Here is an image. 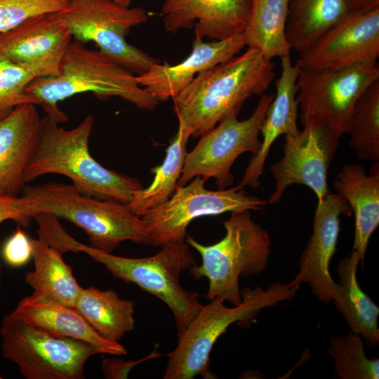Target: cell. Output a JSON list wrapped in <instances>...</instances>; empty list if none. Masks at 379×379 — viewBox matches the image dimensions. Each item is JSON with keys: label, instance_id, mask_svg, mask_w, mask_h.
Instances as JSON below:
<instances>
[{"label": "cell", "instance_id": "obj_1", "mask_svg": "<svg viewBox=\"0 0 379 379\" xmlns=\"http://www.w3.org/2000/svg\"><path fill=\"white\" fill-rule=\"evenodd\" d=\"M274 64L248 48L243 54L199 73L173 100L178 124L198 138L244 102L262 95L274 79Z\"/></svg>", "mask_w": 379, "mask_h": 379}, {"label": "cell", "instance_id": "obj_2", "mask_svg": "<svg viewBox=\"0 0 379 379\" xmlns=\"http://www.w3.org/2000/svg\"><path fill=\"white\" fill-rule=\"evenodd\" d=\"M89 114L74 128L65 129L51 117H41L36 152L25 174V183L46 174L67 177L81 193L128 204L143 185L135 178L107 168L89 151L94 126Z\"/></svg>", "mask_w": 379, "mask_h": 379}, {"label": "cell", "instance_id": "obj_3", "mask_svg": "<svg viewBox=\"0 0 379 379\" xmlns=\"http://www.w3.org/2000/svg\"><path fill=\"white\" fill-rule=\"evenodd\" d=\"M26 91L39 102L46 115L59 124L67 121L58 102L74 95L92 93L99 99L119 97L136 107L151 111L159 101L137 81L136 76L101 51L72 41L58 75L36 78Z\"/></svg>", "mask_w": 379, "mask_h": 379}, {"label": "cell", "instance_id": "obj_4", "mask_svg": "<svg viewBox=\"0 0 379 379\" xmlns=\"http://www.w3.org/2000/svg\"><path fill=\"white\" fill-rule=\"evenodd\" d=\"M21 195L32 218L44 213L66 220L83 230L90 246L99 251L112 253L126 241L149 245L144 220L126 204L93 197L58 182L27 184Z\"/></svg>", "mask_w": 379, "mask_h": 379}, {"label": "cell", "instance_id": "obj_5", "mask_svg": "<svg viewBox=\"0 0 379 379\" xmlns=\"http://www.w3.org/2000/svg\"><path fill=\"white\" fill-rule=\"evenodd\" d=\"M298 288L280 282L264 290L260 286L241 291L242 301L227 307L221 298L210 300L180 332L178 344L168 354L164 379L216 378L210 371V354L217 340L234 323L253 319L265 307L292 300Z\"/></svg>", "mask_w": 379, "mask_h": 379}, {"label": "cell", "instance_id": "obj_6", "mask_svg": "<svg viewBox=\"0 0 379 379\" xmlns=\"http://www.w3.org/2000/svg\"><path fill=\"white\" fill-rule=\"evenodd\" d=\"M161 247L158 253L149 257L126 258L85 245L68 234L62 248L64 253H85L115 278L134 284L161 300L172 312L179 333L202 306L199 293L185 290L180 282L181 274L197 263L185 241Z\"/></svg>", "mask_w": 379, "mask_h": 379}, {"label": "cell", "instance_id": "obj_7", "mask_svg": "<svg viewBox=\"0 0 379 379\" xmlns=\"http://www.w3.org/2000/svg\"><path fill=\"white\" fill-rule=\"evenodd\" d=\"M223 226L225 237L211 245L200 244L187 234L185 242L201 258V265L189 270L196 279L208 281V299L221 298L237 305L242 301L239 277L266 270L271 240L268 232L251 219L249 211L232 212Z\"/></svg>", "mask_w": 379, "mask_h": 379}, {"label": "cell", "instance_id": "obj_8", "mask_svg": "<svg viewBox=\"0 0 379 379\" xmlns=\"http://www.w3.org/2000/svg\"><path fill=\"white\" fill-rule=\"evenodd\" d=\"M3 356L27 379H81L84 366L97 353L88 343L39 328L12 312L0 327Z\"/></svg>", "mask_w": 379, "mask_h": 379}, {"label": "cell", "instance_id": "obj_9", "mask_svg": "<svg viewBox=\"0 0 379 379\" xmlns=\"http://www.w3.org/2000/svg\"><path fill=\"white\" fill-rule=\"evenodd\" d=\"M58 14L76 41L94 42L100 51L133 74H143L160 63L126 40L132 27L147 20L143 8H130L111 0H69Z\"/></svg>", "mask_w": 379, "mask_h": 379}, {"label": "cell", "instance_id": "obj_10", "mask_svg": "<svg viewBox=\"0 0 379 379\" xmlns=\"http://www.w3.org/2000/svg\"><path fill=\"white\" fill-rule=\"evenodd\" d=\"M206 181L197 176L189 184L178 185L166 201L140 215L149 235L150 246L161 247L185 242L187 227L196 218L227 212L261 210L267 203L238 186L208 190L205 187Z\"/></svg>", "mask_w": 379, "mask_h": 379}, {"label": "cell", "instance_id": "obj_11", "mask_svg": "<svg viewBox=\"0 0 379 379\" xmlns=\"http://www.w3.org/2000/svg\"><path fill=\"white\" fill-rule=\"evenodd\" d=\"M274 94H262L253 114L246 119H237L232 112L210 131L200 136L194 149L187 152L178 186H183L197 176L206 180L215 178L219 189H225L234 181L231 168L244 152L255 154L261 145L259 139L267 109Z\"/></svg>", "mask_w": 379, "mask_h": 379}, {"label": "cell", "instance_id": "obj_12", "mask_svg": "<svg viewBox=\"0 0 379 379\" xmlns=\"http://www.w3.org/2000/svg\"><path fill=\"white\" fill-rule=\"evenodd\" d=\"M378 80V63L341 69L301 68L297 80V99L302 125L323 124L340 138L356 102Z\"/></svg>", "mask_w": 379, "mask_h": 379}, {"label": "cell", "instance_id": "obj_13", "mask_svg": "<svg viewBox=\"0 0 379 379\" xmlns=\"http://www.w3.org/2000/svg\"><path fill=\"white\" fill-rule=\"evenodd\" d=\"M304 128L285 135L284 156L270 167L275 188L267 201L278 204L286 189L298 184L310 187L321 201L330 191L328 170L337 151L339 138L319 122L303 124Z\"/></svg>", "mask_w": 379, "mask_h": 379}, {"label": "cell", "instance_id": "obj_14", "mask_svg": "<svg viewBox=\"0 0 379 379\" xmlns=\"http://www.w3.org/2000/svg\"><path fill=\"white\" fill-rule=\"evenodd\" d=\"M379 56V8L350 11L300 54L301 68L341 69L377 63Z\"/></svg>", "mask_w": 379, "mask_h": 379}, {"label": "cell", "instance_id": "obj_15", "mask_svg": "<svg viewBox=\"0 0 379 379\" xmlns=\"http://www.w3.org/2000/svg\"><path fill=\"white\" fill-rule=\"evenodd\" d=\"M73 38L58 13L33 16L0 34V51L35 79L59 74Z\"/></svg>", "mask_w": 379, "mask_h": 379}, {"label": "cell", "instance_id": "obj_16", "mask_svg": "<svg viewBox=\"0 0 379 379\" xmlns=\"http://www.w3.org/2000/svg\"><path fill=\"white\" fill-rule=\"evenodd\" d=\"M352 213L348 203L329 191L318 201L313 220V232L300 259V270L288 284L295 288L305 283L320 300H333L338 284L332 279L329 264L336 251L340 215Z\"/></svg>", "mask_w": 379, "mask_h": 379}, {"label": "cell", "instance_id": "obj_17", "mask_svg": "<svg viewBox=\"0 0 379 379\" xmlns=\"http://www.w3.org/2000/svg\"><path fill=\"white\" fill-rule=\"evenodd\" d=\"M246 46L244 34L228 39L206 42L194 38L190 55L178 64H154L136 79L159 102L173 98L200 72L223 62L238 54Z\"/></svg>", "mask_w": 379, "mask_h": 379}, {"label": "cell", "instance_id": "obj_18", "mask_svg": "<svg viewBox=\"0 0 379 379\" xmlns=\"http://www.w3.org/2000/svg\"><path fill=\"white\" fill-rule=\"evenodd\" d=\"M251 0H165L161 8L166 31L194 26L196 37L222 40L244 32Z\"/></svg>", "mask_w": 379, "mask_h": 379}, {"label": "cell", "instance_id": "obj_19", "mask_svg": "<svg viewBox=\"0 0 379 379\" xmlns=\"http://www.w3.org/2000/svg\"><path fill=\"white\" fill-rule=\"evenodd\" d=\"M36 106L20 105L0 119V194L19 196L27 185L25 174L40 136Z\"/></svg>", "mask_w": 379, "mask_h": 379}, {"label": "cell", "instance_id": "obj_20", "mask_svg": "<svg viewBox=\"0 0 379 379\" xmlns=\"http://www.w3.org/2000/svg\"><path fill=\"white\" fill-rule=\"evenodd\" d=\"M281 72L276 81L274 94L262 125L261 145L258 152L252 156L240 183L257 188L260 186V178L265 168L267 157L274 142L281 135L293 134L299 129L297 126L298 109L297 80L301 69L298 61L293 64L290 55L281 58Z\"/></svg>", "mask_w": 379, "mask_h": 379}, {"label": "cell", "instance_id": "obj_21", "mask_svg": "<svg viewBox=\"0 0 379 379\" xmlns=\"http://www.w3.org/2000/svg\"><path fill=\"white\" fill-rule=\"evenodd\" d=\"M12 313L51 334L87 343L98 354H127L124 346L100 335L75 307L53 299L33 294L25 296Z\"/></svg>", "mask_w": 379, "mask_h": 379}, {"label": "cell", "instance_id": "obj_22", "mask_svg": "<svg viewBox=\"0 0 379 379\" xmlns=\"http://www.w3.org/2000/svg\"><path fill=\"white\" fill-rule=\"evenodd\" d=\"M336 194L344 199L354 214L353 250L364 263L369 239L379 225V166L375 161L367 175L360 164L342 167L333 183Z\"/></svg>", "mask_w": 379, "mask_h": 379}, {"label": "cell", "instance_id": "obj_23", "mask_svg": "<svg viewBox=\"0 0 379 379\" xmlns=\"http://www.w3.org/2000/svg\"><path fill=\"white\" fill-rule=\"evenodd\" d=\"M359 262V254L354 251L340 262L337 267L340 282L333 301L352 331L363 337L369 347H375L379 343V307L358 283Z\"/></svg>", "mask_w": 379, "mask_h": 379}, {"label": "cell", "instance_id": "obj_24", "mask_svg": "<svg viewBox=\"0 0 379 379\" xmlns=\"http://www.w3.org/2000/svg\"><path fill=\"white\" fill-rule=\"evenodd\" d=\"M31 241L34 267L26 273L25 282L32 288V294L74 307L82 287L64 261L63 253L41 238Z\"/></svg>", "mask_w": 379, "mask_h": 379}, {"label": "cell", "instance_id": "obj_25", "mask_svg": "<svg viewBox=\"0 0 379 379\" xmlns=\"http://www.w3.org/2000/svg\"><path fill=\"white\" fill-rule=\"evenodd\" d=\"M350 11L347 0H289L286 34L291 48L305 51Z\"/></svg>", "mask_w": 379, "mask_h": 379}, {"label": "cell", "instance_id": "obj_26", "mask_svg": "<svg viewBox=\"0 0 379 379\" xmlns=\"http://www.w3.org/2000/svg\"><path fill=\"white\" fill-rule=\"evenodd\" d=\"M134 301L112 290L81 288L74 307L100 335L119 342L135 326Z\"/></svg>", "mask_w": 379, "mask_h": 379}, {"label": "cell", "instance_id": "obj_27", "mask_svg": "<svg viewBox=\"0 0 379 379\" xmlns=\"http://www.w3.org/2000/svg\"><path fill=\"white\" fill-rule=\"evenodd\" d=\"M289 0H251L249 17L243 32L246 46L267 60L290 55L286 34Z\"/></svg>", "mask_w": 379, "mask_h": 379}, {"label": "cell", "instance_id": "obj_28", "mask_svg": "<svg viewBox=\"0 0 379 379\" xmlns=\"http://www.w3.org/2000/svg\"><path fill=\"white\" fill-rule=\"evenodd\" d=\"M190 136V133L178 124V132L166 149L163 163L150 170L154 175L152 182L147 187L135 191L128 204L136 215H142L172 196L182 174Z\"/></svg>", "mask_w": 379, "mask_h": 379}, {"label": "cell", "instance_id": "obj_29", "mask_svg": "<svg viewBox=\"0 0 379 379\" xmlns=\"http://www.w3.org/2000/svg\"><path fill=\"white\" fill-rule=\"evenodd\" d=\"M345 133L359 159L379 160V80L359 97L350 114Z\"/></svg>", "mask_w": 379, "mask_h": 379}, {"label": "cell", "instance_id": "obj_30", "mask_svg": "<svg viewBox=\"0 0 379 379\" xmlns=\"http://www.w3.org/2000/svg\"><path fill=\"white\" fill-rule=\"evenodd\" d=\"M329 352L340 379H378L379 360L366 357L361 338L352 331L330 338Z\"/></svg>", "mask_w": 379, "mask_h": 379}, {"label": "cell", "instance_id": "obj_31", "mask_svg": "<svg viewBox=\"0 0 379 379\" xmlns=\"http://www.w3.org/2000/svg\"><path fill=\"white\" fill-rule=\"evenodd\" d=\"M34 79L0 51V119L20 105L32 103L39 106L38 100L26 91Z\"/></svg>", "mask_w": 379, "mask_h": 379}, {"label": "cell", "instance_id": "obj_32", "mask_svg": "<svg viewBox=\"0 0 379 379\" xmlns=\"http://www.w3.org/2000/svg\"><path fill=\"white\" fill-rule=\"evenodd\" d=\"M69 0H0V34L41 14L58 13Z\"/></svg>", "mask_w": 379, "mask_h": 379}, {"label": "cell", "instance_id": "obj_33", "mask_svg": "<svg viewBox=\"0 0 379 379\" xmlns=\"http://www.w3.org/2000/svg\"><path fill=\"white\" fill-rule=\"evenodd\" d=\"M31 239L18 226L16 230L6 240L2 248L4 262L12 267L26 265L32 258Z\"/></svg>", "mask_w": 379, "mask_h": 379}, {"label": "cell", "instance_id": "obj_34", "mask_svg": "<svg viewBox=\"0 0 379 379\" xmlns=\"http://www.w3.org/2000/svg\"><path fill=\"white\" fill-rule=\"evenodd\" d=\"M33 219L22 195L11 196L0 194V225L11 220L20 226L27 227Z\"/></svg>", "mask_w": 379, "mask_h": 379}, {"label": "cell", "instance_id": "obj_35", "mask_svg": "<svg viewBox=\"0 0 379 379\" xmlns=\"http://www.w3.org/2000/svg\"><path fill=\"white\" fill-rule=\"evenodd\" d=\"M159 345H155L154 350L147 356L137 360H124L119 357L104 359L101 363L103 375L108 379L128 378L131 370L138 364L155 358L161 354L158 351Z\"/></svg>", "mask_w": 379, "mask_h": 379}, {"label": "cell", "instance_id": "obj_36", "mask_svg": "<svg viewBox=\"0 0 379 379\" xmlns=\"http://www.w3.org/2000/svg\"><path fill=\"white\" fill-rule=\"evenodd\" d=\"M350 11L365 12L379 8V0H347Z\"/></svg>", "mask_w": 379, "mask_h": 379}, {"label": "cell", "instance_id": "obj_37", "mask_svg": "<svg viewBox=\"0 0 379 379\" xmlns=\"http://www.w3.org/2000/svg\"><path fill=\"white\" fill-rule=\"evenodd\" d=\"M124 6H130L132 0H111Z\"/></svg>", "mask_w": 379, "mask_h": 379}, {"label": "cell", "instance_id": "obj_38", "mask_svg": "<svg viewBox=\"0 0 379 379\" xmlns=\"http://www.w3.org/2000/svg\"><path fill=\"white\" fill-rule=\"evenodd\" d=\"M1 275H2V265L0 261V286L1 284Z\"/></svg>", "mask_w": 379, "mask_h": 379}, {"label": "cell", "instance_id": "obj_39", "mask_svg": "<svg viewBox=\"0 0 379 379\" xmlns=\"http://www.w3.org/2000/svg\"><path fill=\"white\" fill-rule=\"evenodd\" d=\"M1 378H2V377H1V375H0V379H1Z\"/></svg>", "mask_w": 379, "mask_h": 379}]
</instances>
